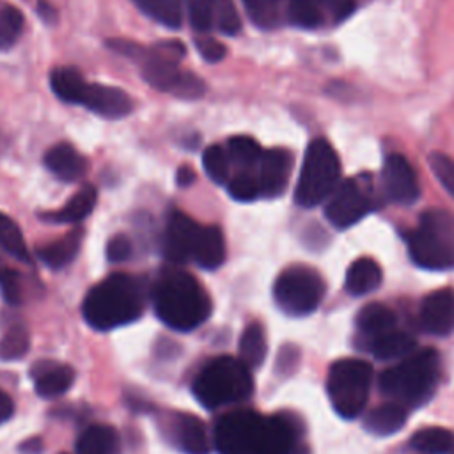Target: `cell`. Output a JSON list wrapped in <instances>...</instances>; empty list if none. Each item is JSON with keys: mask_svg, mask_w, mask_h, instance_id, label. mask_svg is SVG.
<instances>
[{"mask_svg": "<svg viewBox=\"0 0 454 454\" xmlns=\"http://www.w3.org/2000/svg\"><path fill=\"white\" fill-rule=\"evenodd\" d=\"M298 427L286 413L261 415L252 410L225 413L215 426V447L220 454H291Z\"/></svg>", "mask_w": 454, "mask_h": 454, "instance_id": "1", "label": "cell"}, {"mask_svg": "<svg viewBox=\"0 0 454 454\" xmlns=\"http://www.w3.org/2000/svg\"><path fill=\"white\" fill-rule=\"evenodd\" d=\"M151 301L160 321L177 332L200 326L211 314V298L200 282L176 266L160 271L151 287Z\"/></svg>", "mask_w": 454, "mask_h": 454, "instance_id": "2", "label": "cell"}, {"mask_svg": "<svg viewBox=\"0 0 454 454\" xmlns=\"http://www.w3.org/2000/svg\"><path fill=\"white\" fill-rule=\"evenodd\" d=\"M144 310L142 284L126 273H114L96 284L85 296L82 312L96 330H114L140 317Z\"/></svg>", "mask_w": 454, "mask_h": 454, "instance_id": "3", "label": "cell"}, {"mask_svg": "<svg viewBox=\"0 0 454 454\" xmlns=\"http://www.w3.org/2000/svg\"><path fill=\"white\" fill-rule=\"evenodd\" d=\"M438 353L424 348L404 356L397 365L385 369L380 378V390L404 408L424 404L438 383Z\"/></svg>", "mask_w": 454, "mask_h": 454, "instance_id": "4", "label": "cell"}, {"mask_svg": "<svg viewBox=\"0 0 454 454\" xmlns=\"http://www.w3.org/2000/svg\"><path fill=\"white\" fill-rule=\"evenodd\" d=\"M192 390L204 408L216 410L248 399L254 380L250 369L239 358L218 356L200 369Z\"/></svg>", "mask_w": 454, "mask_h": 454, "instance_id": "5", "label": "cell"}, {"mask_svg": "<svg viewBox=\"0 0 454 454\" xmlns=\"http://www.w3.org/2000/svg\"><path fill=\"white\" fill-rule=\"evenodd\" d=\"M408 250L411 261L420 268H454V216L445 209H426L410 236Z\"/></svg>", "mask_w": 454, "mask_h": 454, "instance_id": "6", "label": "cell"}, {"mask_svg": "<svg viewBox=\"0 0 454 454\" xmlns=\"http://www.w3.org/2000/svg\"><path fill=\"white\" fill-rule=\"evenodd\" d=\"M184 55V46L177 41L158 43L153 50H145L142 57V76L144 80L161 90L174 94L183 99H197L204 94V82L179 67L177 60Z\"/></svg>", "mask_w": 454, "mask_h": 454, "instance_id": "7", "label": "cell"}, {"mask_svg": "<svg viewBox=\"0 0 454 454\" xmlns=\"http://www.w3.org/2000/svg\"><path fill=\"white\" fill-rule=\"evenodd\" d=\"M340 183V163L332 144L314 138L305 151L298 176L294 200L301 207H314L328 200Z\"/></svg>", "mask_w": 454, "mask_h": 454, "instance_id": "8", "label": "cell"}, {"mask_svg": "<svg viewBox=\"0 0 454 454\" xmlns=\"http://www.w3.org/2000/svg\"><path fill=\"white\" fill-rule=\"evenodd\" d=\"M372 383V367L362 358L333 362L326 376V392L333 410L344 419L358 417L367 403Z\"/></svg>", "mask_w": 454, "mask_h": 454, "instance_id": "9", "label": "cell"}, {"mask_svg": "<svg viewBox=\"0 0 454 454\" xmlns=\"http://www.w3.org/2000/svg\"><path fill=\"white\" fill-rule=\"evenodd\" d=\"M325 294L321 275L309 266L286 268L273 284V298L289 316H307L317 309Z\"/></svg>", "mask_w": 454, "mask_h": 454, "instance_id": "10", "label": "cell"}, {"mask_svg": "<svg viewBox=\"0 0 454 454\" xmlns=\"http://www.w3.org/2000/svg\"><path fill=\"white\" fill-rule=\"evenodd\" d=\"M374 200L367 193V184L356 177L339 183L325 206V216L337 229H348L372 211Z\"/></svg>", "mask_w": 454, "mask_h": 454, "instance_id": "11", "label": "cell"}, {"mask_svg": "<svg viewBox=\"0 0 454 454\" xmlns=\"http://www.w3.org/2000/svg\"><path fill=\"white\" fill-rule=\"evenodd\" d=\"M360 0H287V18L301 28L335 25L351 16Z\"/></svg>", "mask_w": 454, "mask_h": 454, "instance_id": "12", "label": "cell"}, {"mask_svg": "<svg viewBox=\"0 0 454 454\" xmlns=\"http://www.w3.org/2000/svg\"><path fill=\"white\" fill-rule=\"evenodd\" d=\"M167 440L183 454H209V438L206 426L195 415L174 411L163 426Z\"/></svg>", "mask_w": 454, "mask_h": 454, "instance_id": "13", "label": "cell"}, {"mask_svg": "<svg viewBox=\"0 0 454 454\" xmlns=\"http://www.w3.org/2000/svg\"><path fill=\"white\" fill-rule=\"evenodd\" d=\"M381 174L385 195L388 197V200L401 206H410L419 199L420 188L417 174L403 154H388L383 163Z\"/></svg>", "mask_w": 454, "mask_h": 454, "instance_id": "14", "label": "cell"}, {"mask_svg": "<svg viewBox=\"0 0 454 454\" xmlns=\"http://www.w3.org/2000/svg\"><path fill=\"white\" fill-rule=\"evenodd\" d=\"M200 223L179 209L170 211L163 234V254L174 264L192 261V248Z\"/></svg>", "mask_w": 454, "mask_h": 454, "instance_id": "15", "label": "cell"}, {"mask_svg": "<svg viewBox=\"0 0 454 454\" xmlns=\"http://www.w3.org/2000/svg\"><path fill=\"white\" fill-rule=\"evenodd\" d=\"M420 326L431 335L454 332V289L442 287L426 294L419 309Z\"/></svg>", "mask_w": 454, "mask_h": 454, "instance_id": "16", "label": "cell"}, {"mask_svg": "<svg viewBox=\"0 0 454 454\" xmlns=\"http://www.w3.org/2000/svg\"><path fill=\"white\" fill-rule=\"evenodd\" d=\"M293 170V154L287 149L273 147L266 149L257 167V179L261 186V197L275 199L287 188Z\"/></svg>", "mask_w": 454, "mask_h": 454, "instance_id": "17", "label": "cell"}, {"mask_svg": "<svg viewBox=\"0 0 454 454\" xmlns=\"http://www.w3.org/2000/svg\"><path fill=\"white\" fill-rule=\"evenodd\" d=\"M78 105L106 119H121L133 110V101L122 89L103 83H85Z\"/></svg>", "mask_w": 454, "mask_h": 454, "instance_id": "18", "label": "cell"}, {"mask_svg": "<svg viewBox=\"0 0 454 454\" xmlns=\"http://www.w3.org/2000/svg\"><path fill=\"white\" fill-rule=\"evenodd\" d=\"M32 378L35 392L41 397H59L67 392L74 381V371L71 365L57 364L51 360H43L34 364Z\"/></svg>", "mask_w": 454, "mask_h": 454, "instance_id": "19", "label": "cell"}, {"mask_svg": "<svg viewBox=\"0 0 454 454\" xmlns=\"http://www.w3.org/2000/svg\"><path fill=\"white\" fill-rule=\"evenodd\" d=\"M44 165L55 177L66 183L80 179L87 170L85 158L67 142H60L48 149L44 154Z\"/></svg>", "mask_w": 454, "mask_h": 454, "instance_id": "20", "label": "cell"}, {"mask_svg": "<svg viewBox=\"0 0 454 454\" xmlns=\"http://www.w3.org/2000/svg\"><path fill=\"white\" fill-rule=\"evenodd\" d=\"M225 259V241L220 227L200 225L192 248V261L204 270L218 268Z\"/></svg>", "mask_w": 454, "mask_h": 454, "instance_id": "21", "label": "cell"}, {"mask_svg": "<svg viewBox=\"0 0 454 454\" xmlns=\"http://www.w3.org/2000/svg\"><path fill=\"white\" fill-rule=\"evenodd\" d=\"M98 199V192L92 184L82 186L67 202L64 207L57 211L41 213V220L51 222V223H76L82 222L92 209Z\"/></svg>", "mask_w": 454, "mask_h": 454, "instance_id": "22", "label": "cell"}, {"mask_svg": "<svg viewBox=\"0 0 454 454\" xmlns=\"http://www.w3.org/2000/svg\"><path fill=\"white\" fill-rule=\"evenodd\" d=\"M78 454H119L121 438L112 426L92 424L76 440Z\"/></svg>", "mask_w": 454, "mask_h": 454, "instance_id": "23", "label": "cell"}, {"mask_svg": "<svg viewBox=\"0 0 454 454\" xmlns=\"http://www.w3.org/2000/svg\"><path fill=\"white\" fill-rule=\"evenodd\" d=\"M381 284V268L371 257H360L353 261L346 271V291L351 296H364L372 293Z\"/></svg>", "mask_w": 454, "mask_h": 454, "instance_id": "24", "label": "cell"}, {"mask_svg": "<svg viewBox=\"0 0 454 454\" xmlns=\"http://www.w3.org/2000/svg\"><path fill=\"white\" fill-rule=\"evenodd\" d=\"M406 415L408 413L403 404L390 401V403H383V404L372 408L367 413L364 426L369 433H372L376 436H388L404 426Z\"/></svg>", "mask_w": 454, "mask_h": 454, "instance_id": "25", "label": "cell"}, {"mask_svg": "<svg viewBox=\"0 0 454 454\" xmlns=\"http://www.w3.org/2000/svg\"><path fill=\"white\" fill-rule=\"evenodd\" d=\"M83 239L82 229H73L66 236L57 241H51L37 250V257L51 270H59L67 266L78 254Z\"/></svg>", "mask_w": 454, "mask_h": 454, "instance_id": "26", "label": "cell"}, {"mask_svg": "<svg viewBox=\"0 0 454 454\" xmlns=\"http://www.w3.org/2000/svg\"><path fill=\"white\" fill-rule=\"evenodd\" d=\"M395 326V314L390 307L383 303H367L356 314V328L364 335H371L372 339L394 330Z\"/></svg>", "mask_w": 454, "mask_h": 454, "instance_id": "27", "label": "cell"}, {"mask_svg": "<svg viewBox=\"0 0 454 454\" xmlns=\"http://www.w3.org/2000/svg\"><path fill=\"white\" fill-rule=\"evenodd\" d=\"M415 339L403 330H390L372 339L371 351L378 360L404 358L415 351Z\"/></svg>", "mask_w": 454, "mask_h": 454, "instance_id": "28", "label": "cell"}, {"mask_svg": "<svg viewBox=\"0 0 454 454\" xmlns=\"http://www.w3.org/2000/svg\"><path fill=\"white\" fill-rule=\"evenodd\" d=\"M243 5L250 21L262 30L277 28L287 16V0H243Z\"/></svg>", "mask_w": 454, "mask_h": 454, "instance_id": "29", "label": "cell"}, {"mask_svg": "<svg viewBox=\"0 0 454 454\" xmlns=\"http://www.w3.org/2000/svg\"><path fill=\"white\" fill-rule=\"evenodd\" d=\"M268 344L264 330L259 323H250L239 337V360L248 369H257L266 358Z\"/></svg>", "mask_w": 454, "mask_h": 454, "instance_id": "30", "label": "cell"}, {"mask_svg": "<svg viewBox=\"0 0 454 454\" xmlns=\"http://www.w3.org/2000/svg\"><path fill=\"white\" fill-rule=\"evenodd\" d=\"M410 445L424 454H449L454 445V436L445 427L429 426L415 431L410 438Z\"/></svg>", "mask_w": 454, "mask_h": 454, "instance_id": "31", "label": "cell"}, {"mask_svg": "<svg viewBox=\"0 0 454 454\" xmlns=\"http://www.w3.org/2000/svg\"><path fill=\"white\" fill-rule=\"evenodd\" d=\"M50 83L53 92L66 103L78 105L80 94L85 87V80L82 73L74 67H57L50 74Z\"/></svg>", "mask_w": 454, "mask_h": 454, "instance_id": "32", "label": "cell"}, {"mask_svg": "<svg viewBox=\"0 0 454 454\" xmlns=\"http://www.w3.org/2000/svg\"><path fill=\"white\" fill-rule=\"evenodd\" d=\"M261 145L247 135H238L229 138L227 142V154L229 160L238 165L241 170H254L259 167L261 156H262Z\"/></svg>", "mask_w": 454, "mask_h": 454, "instance_id": "33", "label": "cell"}, {"mask_svg": "<svg viewBox=\"0 0 454 454\" xmlns=\"http://www.w3.org/2000/svg\"><path fill=\"white\" fill-rule=\"evenodd\" d=\"M138 9L168 28H179L183 21V0H135Z\"/></svg>", "mask_w": 454, "mask_h": 454, "instance_id": "34", "label": "cell"}, {"mask_svg": "<svg viewBox=\"0 0 454 454\" xmlns=\"http://www.w3.org/2000/svg\"><path fill=\"white\" fill-rule=\"evenodd\" d=\"M0 247L9 255H12L14 259H18L21 262L30 261V255H28V250H27V245H25L20 227L16 225V222L11 216H7L4 213H0Z\"/></svg>", "mask_w": 454, "mask_h": 454, "instance_id": "35", "label": "cell"}, {"mask_svg": "<svg viewBox=\"0 0 454 454\" xmlns=\"http://www.w3.org/2000/svg\"><path fill=\"white\" fill-rule=\"evenodd\" d=\"M23 14L9 4L0 5V50H9L20 37Z\"/></svg>", "mask_w": 454, "mask_h": 454, "instance_id": "36", "label": "cell"}, {"mask_svg": "<svg viewBox=\"0 0 454 454\" xmlns=\"http://www.w3.org/2000/svg\"><path fill=\"white\" fill-rule=\"evenodd\" d=\"M227 192L232 199L239 202H250L261 197V186L257 179V172L254 170H241L227 183Z\"/></svg>", "mask_w": 454, "mask_h": 454, "instance_id": "37", "label": "cell"}, {"mask_svg": "<svg viewBox=\"0 0 454 454\" xmlns=\"http://www.w3.org/2000/svg\"><path fill=\"white\" fill-rule=\"evenodd\" d=\"M28 348H30L28 332L21 325H16V326L9 328L0 339V358L2 360H18V358L25 356Z\"/></svg>", "mask_w": 454, "mask_h": 454, "instance_id": "38", "label": "cell"}, {"mask_svg": "<svg viewBox=\"0 0 454 454\" xmlns=\"http://www.w3.org/2000/svg\"><path fill=\"white\" fill-rule=\"evenodd\" d=\"M229 154L222 145H209L202 154V165L211 181L222 184L229 179Z\"/></svg>", "mask_w": 454, "mask_h": 454, "instance_id": "39", "label": "cell"}, {"mask_svg": "<svg viewBox=\"0 0 454 454\" xmlns=\"http://www.w3.org/2000/svg\"><path fill=\"white\" fill-rule=\"evenodd\" d=\"M215 9L216 0H188V16L192 27L204 34L215 23Z\"/></svg>", "mask_w": 454, "mask_h": 454, "instance_id": "40", "label": "cell"}, {"mask_svg": "<svg viewBox=\"0 0 454 454\" xmlns=\"http://www.w3.org/2000/svg\"><path fill=\"white\" fill-rule=\"evenodd\" d=\"M215 23L225 35H236L241 30V20L232 0H216Z\"/></svg>", "mask_w": 454, "mask_h": 454, "instance_id": "41", "label": "cell"}, {"mask_svg": "<svg viewBox=\"0 0 454 454\" xmlns=\"http://www.w3.org/2000/svg\"><path fill=\"white\" fill-rule=\"evenodd\" d=\"M429 165L440 184L449 192L450 197H454V160L442 153H431Z\"/></svg>", "mask_w": 454, "mask_h": 454, "instance_id": "42", "label": "cell"}, {"mask_svg": "<svg viewBox=\"0 0 454 454\" xmlns=\"http://www.w3.org/2000/svg\"><path fill=\"white\" fill-rule=\"evenodd\" d=\"M0 291L9 305H18L21 301V284L16 270L0 264Z\"/></svg>", "mask_w": 454, "mask_h": 454, "instance_id": "43", "label": "cell"}, {"mask_svg": "<svg viewBox=\"0 0 454 454\" xmlns=\"http://www.w3.org/2000/svg\"><path fill=\"white\" fill-rule=\"evenodd\" d=\"M131 250L133 245L129 238L124 234H115L106 243V259L110 262H122L131 255Z\"/></svg>", "mask_w": 454, "mask_h": 454, "instance_id": "44", "label": "cell"}, {"mask_svg": "<svg viewBox=\"0 0 454 454\" xmlns=\"http://www.w3.org/2000/svg\"><path fill=\"white\" fill-rule=\"evenodd\" d=\"M195 46L200 57L207 62H220L225 57V46L209 35H199L195 39Z\"/></svg>", "mask_w": 454, "mask_h": 454, "instance_id": "45", "label": "cell"}, {"mask_svg": "<svg viewBox=\"0 0 454 454\" xmlns=\"http://www.w3.org/2000/svg\"><path fill=\"white\" fill-rule=\"evenodd\" d=\"M12 411H14L12 399L4 390H0V424L5 422L7 419H11Z\"/></svg>", "mask_w": 454, "mask_h": 454, "instance_id": "46", "label": "cell"}, {"mask_svg": "<svg viewBox=\"0 0 454 454\" xmlns=\"http://www.w3.org/2000/svg\"><path fill=\"white\" fill-rule=\"evenodd\" d=\"M193 181H195V172H193L190 167L183 165V167L177 168V172H176V183H177L179 186L186 188V186H190Z\"/></svg>", "mask_w": 454, "mask_h": 454, "instance_id": "47", "label": "cell"}, {"mask_svg": "<svg viewBox=\"0 0 454 454\" xmlns=\"http://www.w3.org/2000/svg\"><path fill=\"white\" fill-rule=\"evenodd\" d=\"M37 11H39L41 18H43L46 23H51V21H55V18H57L55 9H53L50 4H46L44 0H39V4H37Z\"/></svg>", "mask_w": 454, "mask_h": 454, "instance_id": "48", "label": "cell"}, {"mask_svg": "<svg viewBox=\"0 0 454 454\" xmlns=\"http://www.w3.org/2000/svg\"><path fill=\"white\" fill-rule=\"evenodd\" d=\"M291 454H310V449L307 445H303V443H296L294 449L291 450Z\"/></svg>", "mask_w": 454, "mask_h": 454, "instance_id": "49", "label": "cell"}, {"mask_svg": "<svg viewBox=\"0 0 454 454\" xmlns=\"http://www.w3.org/2000/svg\"><path fill=\"white\" fill-rule=\"evenodd\" d=\"M450 454H454V445H452V450H450Z\"/></svg>", "mask_w": 454, "mask_h": 454, "instance_id": "50", "label": "cell"}, {"mask_svg": "<svg viewBox=\"0 0 454 454\" xmlns=\"http://www.w3.org/2000/svg\"><path fill=\"white\" fill-rule=\"evenodd\" d=\"M62 454H64V452H62Z\"/></svg>", "mask_w": 454, "mask_h": 454, "instance_id": "51", "label": "cell"}]
</instances>
